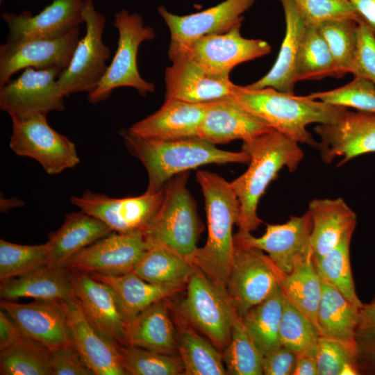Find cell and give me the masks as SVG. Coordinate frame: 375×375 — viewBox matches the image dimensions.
<instances>
[{
  "mask_svg": "<svg viewBox=\"0 0 375 375\" xmlns=\"http://www.w3.org/2000/svg\"><path fill=\"white\" fill-rule=\"evenodd\" d=\"M229 97L273 129L298 142L317 149L318 142L308 131L313 123L336 122L347 108L278 91L272 88L249 89L236 85Z\"/></svg>",
  "mask_w": 375,
  "mask_h": 375,
  "instance_id": "obj_1",
  "label": "cell"
},
{
  "mask_svg": "<svg viewBox=\"0 0 375 375\" xmlns=\"http://www.w3.org/2000/svg\"><path fill=\"white\" fill-rule=\"evenodd\" d=\"M242 151L250 156L249 166L231 185L240 203L238 232L251 233L262 222L257 208L268 185L283 167L294 172L304 153L298 142L274 129L243 142Z\"/></svg>",
  "mask_w": 375,
  "mask_h": 375,
  "instance_id": "obj_2",
  "label": "cell"
},
{
  "mask_svg": "<svg viewBox=\"0 0 375 375\" xmlns=\"http://www.w3.org/2000/svg\"><path fill=\"white\" fill-rule=\"evenodd\" d=\"M197 181L205 200L208 238L198 248L192 263L216 285L226 290L234 254L233 228L240 215V203L228 182L218 174L199 170Z\"/></svg>",
  "mask_w": 375,
  "mask_h": 375,
  "instance_id": "obj_3",
  "label": "cell"
},
{
  "mask_svg": "<svg viewBox=\"0 0 375 375\" xmlns=\"http://www.w3.org/2000/svg\"><path fill=\"white\" fill-rule=\"evenodd\" d=\"M130 153L144 166L148 174L146 192L155 193L175 175L207 164L247 163L250 156L243 151L218 149L198 136L158 140L138 137L128 130L119 132Z\"/></svg>",
  "mask_w": 375,
  "mask_h": 375,
  "instance_id": "obj_4",
  "label": "cell"
},
{
  "mask_svg": "<svg viewBox=\"0 0 375 375\" xmlns=\"http://www.w3.org/2000/svg\"><path fill=\"white\" fill-rule=\"evenodd\" d=\"M188 176L184 172L165 184L162 202L144 235L151 245L165 246L192 262L203 225L187 188Z\"/></svg>",
  "mask_w": 375,
  "mask_h": 375,
  "instance_id": "obj_5",
  "label": "cell"
},
{
  "mask_svg": "<svg viewBox=\"0 0 375 375\" xmlns=\"http://www.w3.org/2000/svg\"><path fill=\"white\" fill-rule=\"evenodd\" d=\"M113 26L118 31L117 50L99 84L88 94L92 104L108 99L118 88H134L142 97L155 91V85L140 76L137 62L140 45L155 38L154 28L144 26L140 15L131 14L126 9L115 13Z\"/></svg>",
  "mask_w": 375,
  "mask_h": 375,
  "instance_id": "obj_6",
  "label": "cell"
},
{
  "mask_svg": "<svg viewBox=\"0 0 375 375\" xmlns=\"http://www.w3.org/2000/svg\"><path fill=\"white\" fill-rule=\"evenodd\" d=\"M181 309L217 349L224 350L238 313L227 290L214 284L197 266L187 284Z\"/></svg>",
  "mask_w": 375,
  "mask_h": 375,
  "instance_id": "obj_7",
  "label": "cell"
},
{
  "mask_svg": "<svg viewBox=\"0 0 375 375\" xmlns=\"http://www.w3.org/2000/svg\"><path fill=\"white\" fill-rule=\"evenodd\" d=\"M83 20L85 34L78 40L69 65L58 78L65 97L94 90L108 67L111 52L103 41L106 18L95 10L93 0H85Z\"/></svg>",
  "mask_w": 375,
  "mask_h": 375,
  "instance_id": "obj_8",
  "label": "cell"
},
{
  "mask_svg": "<svg viewBox=\"0 0 375 375\" xmlns=\"http://www.w3.org/2000/svg\"><path fill=\"white\" fill-rule=\"evenodd\" d=\"M10 148L18 156L38 161L49 174H58L79 162L76 145L52 128L47 115L12 117Z\"/></svg>",
  "mask_w": 375,
  "mask_h": 375,
  "instance_id": "obj_9",
  "label": "cell"
},
{
  "mask_svg": "<svg viewBox=\"0 0 375 375\" xmlns=\"http://www.w3.org/2000/svg\"><path fill=\"white\" fill-rule=\"evenodd\" d=\"M234 254L226 290L240 317L279 285L282 272L263 251L234 235Z\"/></svg>",
  "mask_w": 375,
  "mask_h": 375,
  "instance_id": "obj_10",
  "label": "cell"
},
{
  "mask_svg": "<svg viewBox=\"0 0 375 375\" xmlns=\"http://www.w3.org/2000/svg\"><path fill=\"white\" fill-rule=\"evenodd\" d=\"M151 246L143 231H112L74 255L62 267L87 274L119 276L133 272Z\"/></svg>",
  "mask_w": 375,
  "mask_h": 375,
  "instance_id": "obj_11",
  "label": "cell"
},
{
  "mask_svg": "<svg viewBox=\"0 0 375 375\" xmlns=\"http://www.w3.org/2000/svg\"><path fill=\"white\" fill-rule=\"evenodd\" d=\"M254 2L255 0H225L213 7L187 15H174L165 6H159L158 13L170 33L169 59L183 53L195 40L204 35L224 33L242 23V14Z\"/></svg>",
  "mask_w": 375,
  "mask_h": 375,
  "instance_id": "obj_12",
  "label": "cell"
},
{
  "mask_svg": "<svg viewBox=\"0 0 375 375\" xmlns=\"http://www.w3.org/2000/svg\"><path fill=\"white\" fill-rule=\"evenodd\" d=\"M62 69H24L17 78L0 86V108L11 117L65 110L64 98L58 83Z\"/></svg>",
  "mask_w": 375,
  "mask_h": 375,
  "instance_id": "obj_13",
  "label": "cell"
},
{
  "mask_svg": "<svg viewBox=\"0 0 375 375\" xmlns=\"http://www.w3.org/2000/svg\"><path fill=\"white\" fill-rule=\"evenodd\" d=\"M163 193L162 188L155 193L111 198L86 190L81 197H72L71 202L81 211L103 222L112 231L144 233L160 206Z\"/></svg>",
  "mask_w": 375,
  "mask_h": 375,
  "instance_id": "obj_14",
  "label": "cell"
},
{
  "mask_svg": "<svg viewBox=\"0 0 375 375\" xmlns=\"http://www.w3.org/2000/svg\"><path fill=\"white\" fill-rule=\"evenodd\" d=\"M317 149L322 160L331 163L341 158L338 166L363 154L375 152V113L347 110L335 122L317 124Z\"/></svg>",
  "mask_w": 375,
  "mask_h": 375,
  "instance_id": "obj_15",
  "label": "cell"
},
{
  "mask_svg": "<svg viewBox=\"0 0 375 375\" xmlns=\"http://www.w3.org/2000/svg\"><path fill=\"white\" fill-rule=\"evenodd\" d=\"M69 278L74 297L88 321L110 342L125 346L128 319L112 288L87 273L69 271Z\"/></svg>",
  "mask_w": 375,
  "mask_h": 375,
  "instance_id": "obj_16",
  "label": "cell"
},
{
  "mask_svg": "<svg viewBox=\"0 0 375 375\" xmlns=\"http://www.w3.org/2000/svg\"><path fill=\"white\" fill-rule=\"evenodd\" d=\"M79 40V26L54 39H40L0 45V86L19 70L58 68L69 65Z\"/></svg>",
  "mask_w": 375,
  "mask_h": 375,
  "instance_id": "obj_17",
  "label": "cell"
},
{
  "mask_svg": "<svg viewBox=\"0 0 375 375\" xmlns=\"http://www.w3.org/2000/svg\"><path fill=\"white\" fill-rule=\"evenodd\" d=\"M241 26L238 24L224 33L204 35L183 53L210 72L229 76L235 66L269 54L272 50L265 40L243 38Z\"/></svg>",
  "mask_w": 375,
  "mask_h": 375,
  "instance_id": "obj_18",
  "label": "cell"
},
{
  "mask_svg": "<svg viewBox=\"0 0 375 375\" xmlns=\"http://www.w3.org/2000/svg\"><path fill=\"white\" fill-rule=\"evenodd\" d=\"M85 0H52L35 15L25 10L19 15L2 13L8 28L6 43L60 38L84 23Z\"/></svg>",
  "mask_w": 375,
  "mask_h": 375,
  "instance_id": "obj_19",
  "label": "cell"
},
{
  "mask_svg": "<svg viewBox=\"0 0 375 375\" xmlns=\"http://www.w3.org/2000/svg\"><path fill=\"white\" fill-rule=\"evenodd\" d=\"M170 60L165 71V99L206 103L228 97L235 89L229 76L208 71L185 53Z\"/></svg>",
  "mask_w": 375,
  "mask_h": 375,
  "instance_id": "obj_20",
  "label": "cell"
},
{
  "mask_svg": "<svg viewBox=\"0 0 375 375\" xmlns=\"http://www.w3.org/2000/svg\"><path fill=\"white\" fill-rule=\"evenodd\" d=\"M311 231V217L307 210L300 216H291L283 224L267 225L265 233L260 237L240 232L235 236L267 252L276 267L287 274L298 262L312 256Z\"/></svg>",
  "mask_w": 375,
  "mask_h": 375,
  "instance_id": "obj_21",
  "label": "cell"
},
{
  "mask_svg": "<svg viewBox=\"0 0 375 375\" xmlns=\"http://www.w3.org/2000/svg\"><path fill=\"white\" fill-rule=\"evenodd\" d=\"M0 306L23 336L40 342L51 351L72 344L67 324L66 301L35 300L18 303L1 300Z\"/></svg>",
  "mask_w": 375,
  "mask_h": 375,
  "instance_id": "obj_22",
  "label": "cell"
},
{
  "mask_svg": "<svg viewBox=\"0 0 375 375\" xmlns=\"http://www.w3.org/2000/svg\"><path fill=\"white\" fill-rule=\"evenodd\" d=\"M67 324L72 345L94 375H124L119 347L88 321L74 297L66 301Z\"/></svg>",
  "mask_w": 375,
  "mask_h": 375,
  "instance_id": "obj_23",
  "label": "cell"
},
{
  "mask_svg": "<svg viewBox=\"0 0 375 375\" xmlns=\"http://www.w3.org/2000/svg\"><path fill=\"white\" fill-rule=\"evenodd\" d=\"M272 129L228 97L207 102L198 137L216 145L234 140L249 141Z\"/></svg>",
  "mask_w": 375,
  "mask_h": 375,
  "instance_id": "obj_24",
  "label": "cell"
},
{
  "mask_svg": "<svg viewBox=\"0 0 375 375\" xmlns=\"http://www.w3.org/2000/svg\"><path fill=\"white\" fill-rule=\"evenodd\" d=\"M206 107L207 102L165 99L158 110L133 124L128 131L138 137L158 140L196 137Z\"/></svg>",
  "mask_w": 375,
  "mask_h": 375,
  "instance_id": "obj_25",
  "label": "cell"
},
{
  "mask_svg": "<svg viewBox=\"0 0 375 375\" xmlns=\"http://www.w3.org/2000/svg\"><path fill=\"white\" fill-rule=\"evenodd\" d=\"M0 297L6 301L25 297L69 301L74 295L69 271L62 266L45 264L1 281Z\"/></svg>",
  "mask_w": 375,
  "mask_h": 375,
  "instance_id": "obj_26",
  "label": "cell"
},
{
  "mask_svg": "<svg viewBox=\"0 0 375 375\" xmlns=\"http://www.w3.org/2000/svg\"><path fill=\"white\" fill-rule=\"evenodd\" d=\"M312 220L310 244L312 257L328 253L356 226V212L340 197L314 199L308 204Z\"/></svg>",
  "mask_w": 375,
  "mask_h": 375,
  "instance_id": "obj_27",
  "label": "cell"
},
{
  "mask_svg": "<svg viewBox=\"0 0 375 375\" xmlns=\"http://www.w3.org/2000/svg\"><path fill=\"white\" fill-rule=\"evenodd\" d=\"M280 1L284 12L285 33L278 56L267 74L246 87L253 90L272 88L294 94L296 63L306 26L291 0Z\"/></svg>",
  "mask_w": 375,
  "mask_h": 375,
  "instance_id": "obj_28",
  "label": "cell"
},
{
  "mask_svg": "<svg viewBox=\"0 0 375 375\" xmlns=\"http://www.w3.org/2000/svg\"><path fill=\"white\" fill-rule=\"evenodd\" d=\"M112 232L101 220L84 212L65 216L62 226L47 242L48 264L62 266L74 255Z\"/></svg>",
  "mask_w": 375,
  "mask_h": 375,
  "instance_id": "obj_29",
  "label": "cell"
},
{
  "mask_svg": "<svg viewBox=\"0 0 375 375\" xmlns=\"http://www.w3.org/2000/svg\"><path fill=\"white\" fill-rule=\"evenodd\" d=\"M165 299L153 303L127 321L126 345L175 354L177 340Z\"/></svg>",
  "mask_w": 375,
  "mask_h": 375,
  "instance_id": "obj_30",
  "label": "cell"
},
{
  "mask_svg": "<svg viewBox=\"0 0 375 375\" xmlns=\"http://www.w3.org/2000/svg\"><path fill=\"white\" fill-rule=\"evenodd\" d=\"M196 266L174 251L152 244L133 269L143 280L181 291L187 285Z\"/></svg>",
  "mask_w": 375,
  "mask_h": 375,
  "instance_id": "obj_31",
  "label": "cell"
},
{
  "mask_svg": "<svg viewBox=\"0 0 375 375\" xmlns=\"http://www.w3.org/2000/svg\"><path fill=\"white\" fill-rule=\"evenodd\" d=\"M360 308L335 288L323 281L316 321L320 336L355 343Z\"/></svg>",
  "mask_w": 375,
  "mask_h": 375,
  "instance_id": "obj_32",
  "label": "cell"
},
{
  "mask_svg": "<svg viewBox=\"0 0 375 375\" xmlns=\"http://www.w3.org/2000/svg\"><path fill=\"white\" fill-rule=\"evenodd\" d=\"M279 285L285 299L316 326L323 281L312 256L298 262L290 273H283Z\"/></svg>",
  "mask_w": 375,
  "mask_h": 375,
  "instance_id": "obj_33",
  "label": "cell"
},
{
  "mask_svg": "<svg viewBox=\"0 0 375 375\" xmlns=\"http://www.w3.org/2000/svg\"><path fill=\"white\" fill-rule=\"evenodd\" d=\"M89 274L112 288L128 320L153 303L178 292L171 288L149 283L133 272L119 276Z\"/></svg>",
  "mask_w": 375,
  "mask_h": 375,
  "instance_id": "obj_34",
  "label": "cell"
},
{
  "mask_svg": "<svg viewBox=\"0 0 375 375\" xmlns=\"http://www.w3.org/2000/svg\"><path fill=\"white\" fill-rule=\"evenodd\" d=\"M284 299V294L278 285L265 300L240 317L253 340L264 356L281 346L279 328Z\"/></svg>",
  "mask_w": 375,
  "mask_h": 375,
  "instance_id": "obj_35",
  "label": "cell"
},
{
  "mask_svg": "<svg viewBox=\"0 0 375 375\" xmlns=\"http://www.w3.org/2000/svg\"><path fill=\"white\" fill-rule=\"evenodd\" d=\"M354 231L347 232L338 244L321 257H312L322 280L338 290L349 301L361 307L353 279L350 244Z\"/></svg>",
  "mask_w": 375,
  "mask_h": 375,
  "instance_id": "obj_36",
  "label": "cell"
},
{
  "mask_svg": "<svg viewBox=\"0 0 375 375\" xmlns=\"http://www.w3.org/2000/svg\"><path fill=\"white\" fill-rule=\"evenodd\" d=\"M328 76L337 78L328 46L317 27H306L297 59L296 81H317Z\"/></svg>",
  "mask_w": 375,
  "mask_h": 375,
  "instance_id": "obj_37",
  "label": "cell"
},
{
  "mask_svg": "<svg viewBox=\"0 0 375 375\" xmlns=\"http://www.w3.org/2000/svg\"><path fill=\"white\" fill-rule=\"evenodd\" d=\"M51 350L23 336L16 343L0 350L1 375H52Z\"/></svg>",
  "mask_w": 375,
  "mask_h": 375,
  "instance_id": "obj_38",
  "label": "cell"
},
{
  "mask_svg": "<svg viewBox=\"0 0 375 375\" xmlns=\"http://www.w3.org/2000/svg\"><path fill=\"white\" fill-rule=\"evenodd\" d=\"M177 348L185 375H225L222 355L193 329L183 328L177 337Z\"/></svg>",
  "mask_w": 375,
  "mask_h": 375,
  "instance_id": "obj_39",
  "label": "cell"
},
{
  "mask_svg": "<svg viewBox=\"0 0 375 375\" xmlns=\"http://www.w3.org/2000/svg\"><path fill=\"white\" fill-rule=\"evenodd\" d=\"M227 374L262 375L264 355L257 347L249 333L237 315L231 338L222 355Z\"/></svg>",
  "mask_w": 375,
  "mask_h": 375,
  "instance_id": "obj_40",
  "label": "cell"
},
{
  "mask_svg": "<svg viewBox=\"0 0 375 375\" xmlns=\"http://www.w3.org/2000/svg\"><path fill=\"white\" fill-rule=\"evenodd\" d=\"M123 368L131 375L184 374L180 356L156 352L131 345L119 348Z\"/></svg>",
  "mask_w": 375,
  "mask_h": 375,
  "instance_id": "obj_41",
  "label": "cell"
},
{
  "mask_svg": "<svg viewBox=\"0 0 375 375\" xmlns=\"http://www.w3.org/2000/svg\"><path fill=\"white\" fill-rule=\"evenodd\" d=\"M358 20L345 19L326 22L317 27L326 40L334 59L337 78L351 73L356 49Z\"/></svg>",
  "mask_w": 375,
  "mask_h": 375,
  "instance_id": "obj_42",
  "label": "cell"
},
{
  "mask_svg": "<svg viewBox=\"0 0 375 375\" xmlns=\"http://www.w3.org/2000/svg\"><path fill=\"white\" fill-rule=\"evenodd\" d=\"M319 336L316 326L285 297L279 328L281 344L292 350L297 356H315Z\"/></svg>",
  "mask_w": 375,
  "mask_h": 375,
  "instance_id": "obj_43",
  "label": "cell"
},
{
  "mask_svg": "<svg viewBox=\"0 0 375 375\" xmlns=\"http://www.w3.org/2000/svg\"><path fill=\"white\" fill-rule=\"evenodd\" d=\"M48 264L47 243L22 245L0 240V280L17 276Z\"/></svg>",
  "mask_w": 375,
  "mask_h": 375,
  "instance_id": "obj_44",
  "label": "cell"
},
{
  "mask_svg": "<svg viewBox=\"0 0 375 375\" xmlns=\"http://www.w3.org/2000/svg\"><path fill=\"white\" fill-rule=\"evenodd\" d=\"M307 96L331 105L375 113V84L364 77L354 76L351 82L342 87Z\"/></svg>",
  "mask_w": 375,
  "mask_h": 375,
  "instance_id": "obj_45",
  "label": "cell"
},
{
  "mask_svg": "<svg viewBox=\"0 0 375 375\" xmlns=\"http://www.w3.org/2000/svg\"><path fill=\"white\" fill-rule=\"evenodd\" d=\"M306 27H318L330 21H359L349 0H291Z\"/></svg>",
  "mask_w": 375,
  "mask_h": 375,
  "instance_id": "obj_46",
  "label": "cell"
},
{
  "mask_svg": "<svg viewBox=\"0 0 375 375\" xmlns=\"http://www.w3.org/2000/svg\"><path fill=\"white\" fill-rule=\"evenodd\" d=\"M354 341L360 374H375V298L360 308Z\"/></svg>",
  "mask_w": 375,
  "mask_h": 375,
  "instance_id": "obj_47",
  "label": "cell"
},
{
  "mask_svg": "<svg viewBox=\"0 0 375 375\" xmlns=\"http://www.w3.org/2000/svg\"><path fill=\"white\" fill-rule=\"evenodd\" d=\"M315 358L318 375H340L346 364H357L356 344L319 336Z\"/></svg>",
  "mask_w": 375,
  "mask_h": 375,
  "instance_id": "obj_48",
  "label": "cell"
},
{
  "mask_svg": "<svg viewBox=\"0 0 375 375\" xmlns=\"http://www.w3.org/2000/svg\"><path fill=\"white\" fill-rule=\"evenodd\" d=\"M352 74L366 78L375 84V35L360 20L356 27V49Z\"/></svg>",
  "mask_w": 375,
  "mask_h": 375,
  "instance_id": "obj_49",
  "label": "cell"
},
{
  "mask_svg": "<svg viewBox=\"0 0 375 375\" xmlns=\"http://www.w3.org/2000/svg\"><path fill=\"white\" fill-rule=\"evenodd\" d=\"M52 375H94L72 344L51 351Z\"/></svg>",
  "mask_w": 375,
  "mask_h": 375,
  "instance_id": "obj_50",
  "label": "cell"
},
{
  "mask_svg": "<svg viewBox=\"0 0 375 375\" xmlns=\"http://www.w3.org/2000/svg\"><path fill=\"white\" fill-rule=\"evenodd\" d=\"M297 359V355L285 346L264 356L263 374L292 375Z\"/></svg>",
  "mask_w": 375,
  "mask_h": 375,
  "instance_id": "obj_51",
  "label": "cell"
},
{
  "mask_svg": "<svg viewBox=\"0 0 375 375\" xmlns=\"http://www.w3.org/2000/svg\"><path fill=\"white\" fill-rule=\"evenodd\" d=\"M23 337L20 330L7 315L1 309L0 311V350L9 347Z\"/></svg>",
  "mask_w": 375,
  "mask_h": 375,
  "instance_id": "obj_52",
  "label": "cell"
},
{
  "mask_svg": "<svg viewBox=\"0 0 375 375\" xmlns=\"http://www.w3.org/2000/svg\"><path fill=\"white\" fill-rule=\"evenodd\" d=\"M359 20L366 24L375 35V0H349Z\"/></svg>",
  "mask_w": 375,
  "mask_h": 375,
  "instance_id": "obj_53",
  "label": "cell"
},
{
  "mask_svg": "<svg viewBox=\"0 0 375 375\" xmlns=\"http://www.w3.org/2000/svg\"><path fill=\"white\" fill-rule=\"evenodd\" d=\"M292 375H318L316 358L310 355L297 356Z\"/></svg>",
  "mask_w": 375,
  "mask_h": 375,
  "instance_id": "obj_54",
  "label": "cell"
}]
</instances>
